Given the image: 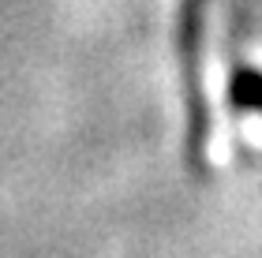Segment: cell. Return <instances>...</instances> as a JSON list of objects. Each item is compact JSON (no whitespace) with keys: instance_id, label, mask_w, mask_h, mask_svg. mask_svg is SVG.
Here are the masks:
<instances>
[{"instance_id":"cell-1","label":"cell","mask_w":262,"mask_h":258,"mask_svg":"<svg viewBox=\"0 0 262 258\" xmlns=\"http://www.w3.org/2000/svg\"><path fill=\"white\" fill-rule=\"evenodd\" d=\"M202 34H206V0H184L180 8V72H184V105H187V165L206 172L210 146V105L202 86Z\"/></svg>"},{"instance_id":"cell-2","label":"cell","mask_w":262,"mask_h":258,"mask_svg":"<svg viewBox=\"0 0 262 258\" xmlns=\"http://www.w3.org/2000/svg\"><path fill=\"white\" fill-rule=\"evenodd\" d=\"M229 105L232 112H258L262 116V72L236 64L229 75Z\"/></svg>"}]
</instances>
